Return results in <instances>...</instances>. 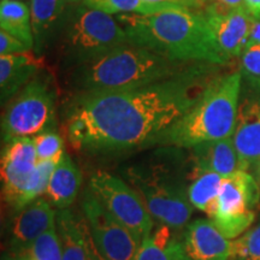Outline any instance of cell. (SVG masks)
I'll return each mask as SVG.
<instances>
[{
	"label": "cell",
	"mask_w": 260,
	"mask_h": 260,
	"mask_svg": "<svg viewBox=\"0 0 260 260\" xmlns=\"http://www.w3.org/2000/svg\"><path fill=\"white\" fill-rule=\"evenodd\" d=\"M56 41L65 69L103 56L130 40L116 17L82 3L67 9Z\"/></svg>",
	"instance_id": "obj_6"
},
{
	"label": "cell",
	"mask_w": 260,
	"mask_h": 260,
	"mask_svg": "<svg viewBox=\"0 0 260 260\" xmlns=\"http://www.w3.org/2000/svg\"><path fill=\"white\" fill-rule=\"evenodd\" d=\"M148 2L177 5L188 10H205L210 4L209 0H148Z\"/></svg>",
	"instance_id": "obj_30"
},
{
	"label": "cell",
	"mask_w": 260,
	"mask_h": 260,
	"mask_svg": "<svg viewBox=\"0 0 260 260\" xmlns=\"http://www.w3.org/2000/svg\"><path fill=\"white\" fill-rule=\"evenodd\" d=\"M209 3L210 4L219 6V8L224 9L245 8V6H243V0H209Z\"/></svg>",
	"instance_id": "obj_32"
},
{
	"label": "cell",
	"mask_w": 260,
	"mask_h": 260,
	"mask_svg": "<svg viewBox=\"0 0 260 260\" xmlns=\"http://www.w3.org/2000/svg\"><path fill=\"white\" fill-rule=\"evenodd\" d=\"M134 260H187L181 235L164 224L155 223L142 239Z\"/></svg>",
	"instance_id": "obj_21"
},
{
	"label": "cell",
	"mask_w": 260,
	"mask_h": 260,
	"mask_svg": "<svg viewBox=\"0 0 260 260\" xmlns=\"http://www.w3.org/2000/svg\"><path fill=\"white\" fill-rule=\"evenodd\" d=\"M260 206V186L245 170L224 177L219 194L207 214L217 229L229 240H235L254 224Z\"/></svg>",
	"instance_id": "obj_8"
},
{
	"label": "cell",
	"mask_w": 260,
	"mask_h": 260,
	"mask_svg": "<svg viewBox=\"0 0 260 260\" xmlns=\"http://www.w3.org/2000/svg\"><path fill=\"white\" fill-rule=\"evenodd\" d=\"M133 44L181 63L226 65L204 10H169L153 15L117 16Z\"/></svg>",
	"instance_id": "obj_2"
},
{
	"label": "cell",
	"mask_w": 260,
	"mask_h": 260,
	"mask_svg": "<svg viewBox=\"0 0 260 260\" xmlns=\"http://www.w3.org/2000/svg\"><path fill=\"white\" fill-rule=\"evenodd\" d=\"M38 160L32 138L14 139L3 149L2 197L15 212L44 195L35 177Z\"/></svg>",
	"instance_id": "obj_9"
},
{
	"label": "cell",
	"mask_w": 260,
	"mask_h": 260,
	"mask_svg": "<svg viewBox=\"0 0 260 260\" xmlns=\"http://www.w3.org/2000/svg\"><path fill=\"white\" fill-rule=\"evenodd\" d=\"M57 90L53 76L39 73L10 102L2 118L3 142L17 138H34L53 130Z\"/></svg>",
	"instance_id": "obj_7"
},
{
	"label": "cell",
	"mask_w": 260,
	"mask_h": 260,
	"mask_svg": "<svg viewBox=\"0 0 260 260\" xmlns=\"http://www.w3.org/2000/svg\"><path fill=\"white\" fill-rule=\"evenodd\" d=\"M19 2H21V0H19Z\"/></svg>",
	"instance_id": "obj_36"
},
{
	"label": "cell",
	"mask_w": 260,
	"mask_h": 260,
	"mask_svg": "<svg viewBox=\"0 0 260 260\" xmlns=\"http://www.w3.org/2000/svg\"><path fill=\"white\" fill-rule=\"evenodd\" d=\"M65 0H31L30 17L34 37V51L38 56L53 44L59 32L65 11Z\"/></svg>",
	"instance_id": "obj_18"
},
{
	"label": "cell",
	"mask_w": 260,
	"mask_h": 260,
	"mask_svg": "<svg viewBox=\"0 0 260 260\" xmlns=\"http://www.w3.org/2000/svg\"><path fill=\"white\" fill-rule=\"evenodd\" d=\"M56 228L61 260H87V239L89 230L83 214H77L69 209L58 210Z\"/></svg>",
	"instance_id": "obj_19"
},
{
	"label": "cell",
	"mask_w": 260,
	"mask_h": 260,
	"mask_svg": "<svg viewBox=\"0 0 260 260\" xmlns=\"http://www.w3.org/2000/svg\"><path fill=\"white\" fill-rule=\"evenodd\" d=\"M87 260H105L94 245L90 233H88V239H87Z\"/></svg>",
	"instance_id": "obj_33"
},
{
	"label": "cell",
	"mask_w": 260,
	"mask_h": 260,
	"mask_svg": "<svg viewBox=\"0 0 260 260\" xmlns=\"http://www.w3.org/2000/svg\"><path fill=\"white\" fill-rule=\"evenodd\" d=\"M31 51L27 45L4 30H0V56L18 54Z\"/></svg>",
	"instance_id": "obj_29"
},
{
	"label": "cell",
	"mask_w": 260,
	"mask_h": 260,
	"mask_svg": "<svg viewBox=\"0 0 260 260\" xmlns=\"http://www.w3.org/2000/svg\"><path fill=\"white\" fill-rule=\"evenodd\" d=\"M65 2L68 3V4H71V3H79V2H81V0H65ZM83 2V0H82Z\"/></svg>",
	"instance_id": "obj_35"
},
{
	"label": "cell",
	"mask_w": 260,
	"mask_h": 260,
	"mask_svg": "<svg viewBox=\"0 0 260 260\" xmlns=\"http://www.w3.org/2000/svg\"><path fill=\"white\" fill-rule=\"evenodd\" d=\"M243 75V73H242ZM233 141L242 169L260 177V79L243 75Z\"/></svg>",
	"instance_id": "obj_12"
},
{
	"label": "cell",
	"mask_w": 260,
	"mask_h": 260,
	"mask_svg": "<svg viewBox=\"0 0 260 260\" xmlns=\"http://www.w3.org/2000/svg\"><path fill=\"white\" fill-rule=\"evenodd\" d=\"M243 6L254 19H260V0H243Z\"/></svg>",
	"instance_id": "obj_31"
},
{
	"label": "cell",
	"mask_w": 260,
	"mask_h": 260,
	"mask_svg": "<svg viewBox=\"0 0 260 260\" xmlns=\"http://www.w3.org/2000/svg\"><path fill=\"white\" fill-rule=\"evenodd\" d=\"M87 188L113 218L139 239L142 240L153 229L155 222L141 197L122 178L106 171H96L89 177Z\"/></svg>",
	"instance_id": "obj_10"
},
{
	"label": "cell",
	"mask_w": 260,
	"mask_h": 260,
	"mask_svg": "<svg viewBox=\"0 0 260 260\" xmlns=\"http://www.w3.org/2000/svg\"><path fill=\"white\" fill-rule=\"evenodd\" d=\"M0 27L12 37L17 38L32 51L34 37L31 29L30 6L19 0L0 2Z\"/></svg>",
	"instance_id": "obj_22"
},
{
	"label": "cell",
	"mask_w": 260,
	"mask_h": 260,
	"mask_svg": "<svg viewBox=\"0 0 260 260\" xmlns=\"http://www.w3.org/2000/svg\"><path fill=\"white\" fill-rule=\"evenodd\" d=\"M193 180L188 187V197L191 206L209 214L218 197L224 176L214 172H193Z\"/></svg>",
	"instance_id": "obj_23"
},
{
	"label": "cell",
	"mask_w": 260,
	"mask_h": 260,
	"mask_svg": "<svg viewBox=\"0 0 260 260\" xmlns=\"http://www.w3.org/2000/svg\"><path fill=\"white\" fill-rule=\"evenodd\" d=\"M260 42V19L253 18L251 30H249V37L247 45L259 44Z\"/></svg>",
	"instance_id": "obj_34"
},
{
	"label": "cell",
	"mask_w": 260,
	"mask_h": 260,
	"mask_svg": "<svg viewBox=\"0 0 260 260\" xmlns=\"http://www.w3.org/2000/svg\"><path fill=\"white\" fill-rule=\"evenodd\" d=\"M82 3L88 8L99 10L109 15H153L169 10L184 9L177 5L148 2V0H83Z\"/></svg>",
	"instance_id": "obj_24"
},
{
	"label": "cell",
	"mask_w": 260,
	"mask_h": 260,
	"mask_svg": "<svg viewBox=\"0 0 260 260\" xmlns=\"http://www.w3.org/2000/svg\"><path fill=\"white\" fill-rule=\"evenodd\" d=\"M217 44L228 58L241 56L247 46L253 17L245 8L224 9L207 5L204 10Z\"/></svg>",
	"instance_id": "obj_14"
},
{
	"label": "cell",
	"mask_w": 260,
	"mask_h": 260,
	"mask_svg": "<svg viewBox=\"0 0 260 260\" xmlns=\"http://www.w3.org/2000/svg\"><path fill=\"white\" fill-rule=\"evenodd\" d=\"M82 184V174L65 152L53 171L46 189V199L58 210L69 209L77 199Z\"/></svg>",
	"instance_id": "obj_20"
},
{
	"label": "cell",
	"mask_w": 260,
	"mask_h": 260,
	"mask_svg": "<svg viewBox=\"0 0 260 260\" xmlns=\"http://www.w3.org/2000/svg\"><path fill=\"white\" fill-rule=\"evenodd\" d=\"M189 149L193 172H214L228 177L243 170L233 138L201 142Z\"/></svg>",
	"instance_id": "obj_17"
},
{
	"label": "cell",
	"mask_w": 260,
	"mask_h": 260,
	"mask_svg": "<svg viewBox=\"0 0 260 260\" xmlns=\"http://www.w3.org/2000/svg\"><path fill=\"white\" fill-rule=\"evenodd\" d=\"M187 260H230L232 242L207 218L189 222L181 232Z\"/></svg>",
	"instance_id": "obj_15"
},
{
	"label": "cell",
	"mask_w": 260,
	"mask_h": 260,
	"mask_svg": "<svg viewBox=\"0 0 260 260\" xmlns=\"http://www.w3.org/2000/svg\"><path fill=\"white\" fill-rule=\"evenodd\" d=\"M124 176L138 191L154 222L175 232L189 223L194 207L188 197V180L180 162H151L129 168Z\"/></svg>",
	"instance_id": "obj_5"
},
{
	"label": "cell",
	"mask_w": 260,
	"mask_h": 260,
	"mask_svg": "<svg viewBox=\"0 0 260 260\" xmlns=\"http://www.w3.org/2000/svg\"><path fill=\"white\" fill-rule=\"evenodd\" d=\"M10 260H61V251L56 225L42 234L22 255Z\"/></svg>",
	"instance_id": "obj_25"
},
{
	"label": "cell",
	"mask_w": 260,
	"mask_h": 260,
	"mask_svg": "<svg viewBox=\"0 0 260 260\" xmlns=\"http://www.w3.org/2000/svg\"><path fill=\"white\" fill-rule=\"evenodd\" d=\"M230 260H260V216L247 232L233 240Z\"/></svg>",
	"instance_id": "obj_26"
},
{
	"label": "cell",
	"mask_w": 260,
	"mask_h": 260,
	"mask_svg": "<svg viewBox=\"0 0 260 260\" xmlns=\"http://www.w3.org/2000/svg\"><path fill=\"white\" fill-rule=\"evenodd\" d=\"M32 141H34L39 160L58 157L65 152L63 139L53 130H47V132L38 134L32 138Z\"/></svg>",
	"instance_id": "obj_27"
},
{
	"label": "cell",
	"mask_w": 260,
	"mask_h": 260,
	"mask_svg": "<svg viewBox=\"0 0 260 260\" xmlns=\"http://www.w3.org/2000/svg\"><path fill=\"white\" fill-rule=\"evenodd\" d=\"M242 71L216 77L193 107L149 146L190 148L201 142L232 138L242 86Z\"/></svg>",
	"instance_id": "obj_4"
},
{
	"label": "cell",
	"mask_w": 260,
	"mask_h": 260,
	"mask_svg": "<svg viewBox=\"0 0 260 260\" xmlns=\"http://www.w3.org/2000/svg\"><path fill=\"white\" fill-rule=\"evenodd\" d=\"M200 63H181L129 41L83 63L65 68V84L76 94L146 86L180 76Z\"/></svg>",
	"instance_id": "obj_3"
},
{
	"label": "cell",
	"mask_w": 260,
	"mask_h": 260,
	"mask_svg": "<svg viewBox=\"0 0 260 260\" xmlns=\"http://www.w3.org/2000/svg\"><path fill=\"white\" fill-rule=\"evenodd\" d=\"M241 63L246 75L260 79V42L247 45L241 54Z\"/></svg>",
	"instance_id": "obj_28"
},
{
	"label": "cell",
	"mask_w": 260,
	"mask_h": 260,
	"mask_svg": "<svg viewBox=\"0 0 260 260\" xmlns=\"http://www.w3.org/2000/svg\"><path fill=\"white\" fill-rule=\"evenodd\" d=\"M212 67L200 63L180 76L133 88L74 95L67 112L71 146L84 152L149 147L200 99L213 79Z\"/></svg>",
	"instance_id": "obj_1"
},
{
	"label": "cell",
	"mask_w": 260,
	"mask_h": 260,
	"mask_svg": "<svg viewBox=\"0 0 260 260\" xmlns=\"http://www.w3.org/2000/svg\"><path fill=\"white\" fill-rule=\"evenodd\" d=\"M82 214L96 249L105 260H134L141 239L105 210L88 188L83 191Z\"/></svg>",
	"instance_id": "obj_11"
},
{
	"label": "cell",
	"mask_w": 260,
	"mask_h": 260,
	"mask_svg": "<svg viewBox=\"0 0 260 260\" xmlns=\"http://www.w3.org/2000/svg\"><path fill=\"white\" fill-rule=\"evenodd\" d=\"M44 70V57L34 51L0 56L2 104L11 102L39 73Z\"/></svg>",
	"instance_id": "obj_16"
},
{
	"label": "cell",
	"mask_w": 260,
	"mask_h": 260,
	"mask_svg": "<svg viewBox=\"0 0 260 260\" xmlns=\"http://www.w3.org/2000/svg\"><path fill=\"white\" fill-rule=\"evenodd\" d=\"M57 212L47 199L31 201L16 211L9 226L8 254L5 260L22 255L48 229L56 225Z\"/></svg>",
	"instance_id": "obj_13"
}]
</instances>
